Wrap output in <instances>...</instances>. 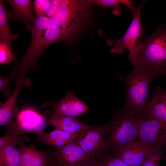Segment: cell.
Here are the masks:
<instances>
[{"mask_svg": "<svg viewBox=\"0 0 166 166\" xmlns=\"http://www.w3.org/2000/svg\"><path fill=\"white\" fill-rule=\"evenodd\" d=\"M26 28L31 34L30 44L11 72L12 80L25 75L35 66L42 53L49 46L60 42L69 45L72 42L70 34L46 16L37 18L33 25L30 24Z\"/></svg>", "mask_w": 166, "mask_h": 166, "instance_id": "6da1fadb", "label": "cell"}, {"mask_svg": "<svg viewBox=\"0 0 166 166\" xmlns=\"http://www.w3.org/2000/svg\"><path fill=\"white\" fill-rule=\"evenodd\" d=\"M129 57L133 69L154 79L166 75V25L158 26L152 34L145 36Z\"/></svg>", "mask_w": 166, "mask_h": 166, "instance_id": "7a4b0ae2", "label": "cell"}, {"mask_svg": "<svg viewBox=\"0 0 166 166\" xmlns=\"http://www.w3.org/2000/svg\"><path fill=\"white\" fill-rule=\"evenodd\" d=\"M142 119H138L124 108L114 113L111 119L103 124L108 152L113 154L138 136Z\"/></svg>", "mask_w": 166, "mask_h": 166, "instance_id": "3957f363", "label": "cell"}, {"mask_svg": "<svg viewBox=\"0 0 166 166\" xmlns=\"http://www.w3.org/2000/svg\"><path fill=\"white\" fill-rule=\"evenodd\" d=\"M115 76L119 80L124 81L126 85L125 101L123 108L138 119L145 117L150 101L149 88L154 78L135 69L126 76L116 73Z\"/></svg>", "mask_w": 166, "mask_h": 166, "instance_id": "277c9868", "label": "cell"}, {"mask_svg": "<svg viewBox=\"0 0 166 166\" xmlns=\"http://www.w3.org/2000/svg\"><path fill=\"white\" fill-rule=\"evenodd\" d=\"M49 111L42 114L34 109L24 108L20 110L15 122L5 126L4 136L18 137L26 133L39 136L49 125Z\"/></svg>", "mask_w": 166, "mask_h": 166, "instance_id": "5b68a950", "label": "cell"}, {"mask_svg": "<svg viewBox=\"0 0 166 166\" xmlns=\"http://www.w3.org/2000/svg\"><path fill=\"white\" fill-rule=\"evenodd\" d=\"M145 2L143 1L140 6L132 12V19L126 32L121 38L113 40L109 39L107 43L112 47L111 53L121 54L126 50L129 52V57L133 54L137 45L142 41V26L140 15L142 7Z\"/></svg>", "mask_w": 166, "mask_h": 166, "instance_id": "8992f818", "label": "cell"}, {"mask_svg": "<svg viewBox=\"0 0 166 166\" xmlns=\"http://www.w3.org/2000/svg\"><path fill=\"white\" fill-rule=\"evenodd\" d=\"M138 137L166 155V124L147 116L142 119Z\"/></svg>", "mask_w": 166, "mask_h": 166, "instance_id": "52a82bcc", "label": "cell"}, {"mask_svg": "<svg viewBox=\"0 0 166 166\" xmlns=\"http://www.w3.org/2000/svg\"><path fill=\"white\" fill-rule=\"evenodd\" d=\"M105 134L103 124L91 125L89 128L78 133L77 141L83 150L89 155L108 152Z\"/></svg>", "mask_w": 166, "mask_h": 166, "instance_id": "ba28073f", "label": "cell"}, {"mask_svg": "<svg viewBox=\"0 0 166 166\" xmlns=\"http://www.w3.org/2000/svg\"><path fill=\"white\" fill-rule=\"evenodd\" d=\"M18 145L20 166H53L57 162L54 150H38L34 145L28 146L23 142Z\"/></svg>", "mask_w": 166, "mask_h": 166, "instance_id": "9c48e42d", "label": "cell"}, {"mask_svg": "<svg viewBox=\"0 0 166 166\" xmlns=\"http://www.w3.org/2000/svg\"><path fill=\"white\" fill-rule=\"evenodd\" d=\"M155 150L151 146L139 139L127 144L113 155L130 166H139Z\"/></svg>", "mask_w": 166, "mask_h": 166, "instance_id": "30bf717a", "label": "cell"}, {"mask_svg": "<svg viewBox=\"0 0 166 166\" xmlns=\"http://www.w3.org/2000/svg\"><path fill=\"white\" fill-rule=\"evenodd\" d=\"M51 116H61L76 118L89 111L88 106L77 98L75 93L69 90L66 95L52 106Z\"/></svg>", "mask_w": 166, "mask_h": 166, "instance_id": "8fae6325", "label": "cell"}, {"mask_svg": "<svg viewBox=\"0 0 166 166\" xmlns=\"http://www.w3.org/2000/svg\"><path fill=\"white\" fill-rule=\"evenodd\" d=\"M30 138L26 136L18 137H0V163L5 166H20V155L17 144L27 142Z\"/></svg>", "mask_w": 166, "mask_h": 166, "instance_id": "7c38bea8", "label": "cell"}, {"mask_svg": "<svg viewBox=\"0 0 166 166\" xmlns=\"http://www.w3.org/2000/svg\"><path fill=\"white\" fill-rule=\"evenodd\" d=\"M77 140L65 146L54 148L57 161L60 165L80 166L90 156L78 144Z\"/></svg>", "mask_w": 166, "mask_h": 166, "instance_id": "4fadbf2b", "label": "cell"}, {"mask_svg": "<svg viewBox=\"0 0 166 166\" xmlns=\"http://www.w3.org/2000/svg\"><path fill=\"white\" fill-rule=\"evenodd\" d=\"M23 74L17 78L16 87L10 97L3 103L0 105V126H6L14 123V118L17 117L20 110L17 102L18 94L23 85L24 76Z\"/></svg>", "mask_w": 166, "mask_h": 166, "instance_id": "5bb4252c", "label": "cell"}, {"mask_svg": "<svg viewBox=\"0 0 166 166\" xmlns=\"http://www.w3.org/2000/svg\"><path fill=\"white\" fill-rule=\"evenodd\" d=\"M147 116L166 124V89L155 85L147 110Z\"/></svg>", "mask_w": 166, "mask_h": 166, "instance_id": "9a60e30c", "label": "cell"}, {"mask_svg": "<svg viewBox=\"0 0 166 166\" xmlns=\"http://www.w3.org/2000/svg\"><path fill=\"white\" fill-rule=\"evenodd\" d=\"M12 8V10L8 11L9 17L14 21L19 20L26 27L35 22L36 18L32 11L31 1L30 0H7Z\"/></svg>", "mask_w": 166, "mask_h": 166, "instance_id": "2e32d148", "label": "cell"}, {"mask_svg": "<svg viewBox=\"0 0 166 166\" xmlns=\"http://www.w3.org/2000/svg\"><path fill=\"white\" fill-rule=\"evenodd\" d=\"M78 133H70L62 130L55 129L48 133L44 132L37 136L35 141L37 143H42L55 148L65 146L76 140Z\"/></svg>", "mask_w": 166, "mask_h": 166, "instance_id": "e0dca14e", "label": "cell"}, {"mask_svg": "<svg viewBox=\"0 0 166 166\" xmlns=\"http://www.w3.org/2000/svg\"><path fill=\"white\" fill-rule=\"evenodd\" d=\"M49 125L55 129L70 133H77L89 128L90 125L86 121L75 117L61 116H51L49 120Z\"/></svg>", "mask_w": 166, "mask_h": 166, "instance_id": "ac0fdd59", "label": "cell"}, {"mask_svg": "<svg viewBox=\"0 0 166 166\" xmlns=\"http://www.w3.org/2000/svg\"><path fill=\"white\" fill-rule=\"evenodd\" d=\"M8 11L5 8L3 1L0 0V41L6 42L13 52L12 42L16 39L18 35L12 33L9 27Z\"/></svg>", "mask_w": 166, "mask_h": 166, "instance_id": "d6986e66", "label": "cell"}, {"mask_svg": "<svg viewBox=\"0 0 166 166\" xmlns=\"http://www.w3.org/2000/svg\"><path fill=\"white\" fill-rule=\"evenodd\" d=\"M90 1L92 3L104 8H111L113 13L116 15H119L121 13L122 7L121 4L127 7L131 12L136 8L134 6V3L129 0H92Z\"/></svg>", "mask_w": 166, "mask_h": 166, "instance_id": "ffe728a7", "label": "cell"}, {"mask_svg": "<svg viewBox=\"0 0 166 166\" xmlns=\"http://www.w3.org/2000/svg\"><path fill=\"white\" fill-rule=\"evenodd\" d=\"M95 155L103 166H130L121 159L109 152H101Z\"/></svg>", "mask_w": 166, "mask_h": 166, "instance_id": "44dd1931", "label": "cell"}, {"mask_svg": "<svg viewBox=\"0 0 166 166\" xmlns=\"http://www.w3.org/2000/svg\"><path fill=\"white\" fill-rule=\"evenodd\" d=\"M16 60V58L14 56L7 43L0 41V63L7 64L10 65V63Z\"/></svg>", "mask_w": 166, "mask_h": 166, "instance_id": "7402d4cb", "label": "cell"}, {"mask_svg": "<svg viewBox=\"0 0 166 166\" xmlns=\"http://www.w3.org/2000/svg\"><path fill=\"white\" fill-rule=\"evenodd\" d=\"M166 156L161 151L155 150L144 160L141 166H159L162 159Z\"/></svg>", "mask_w": 166, "mask_h": 166, "instance_id": "603a6c76", "label": "cell"}, {"mask_svg": "<svg viewBox=\"0 0 166 166\" xmlns=\"http://www.w3.org/2000/svg\"><path fill=\"white\" fill-rule=\"evenodd\" d=\"M51 2L50 0H35L33 5L37 18L46 16V13Z\"/></svg>", "mask_w": 166, "mask_h": 166, "instance_id": "cb8c5ba5", "label": "cell"}, {"mask_svg": "<svg viewBox=\"0 0 166 166\" xmlns=\"http://www.w3.org/2000/svg\"><path fill=\"white\" fill-rule=\"evenodd\" d=\"M60 0H52L50 5L46 13V16L51 18L57 12L60 5Z\"/></svg>", "mask_w": 166, "mask_h": 166, "instance_id": "d4e9b609", "label": "cell"}, {"mask_svg": "<svg viewBox=\"0 0 166 166\" xmlns=\"http://www.w3.org/2000/svg\"><path fill=\"white\" fill-rule=\"evenodd\" d=\"M80 166H103L97 158L95 155H91Z\"/></svg>", "mask_w": 166, "mask_h": 166, "instance_id": "484cf974", "label": "cell"}, {"mask_svg": "<svg viewBox=\"0 0 166 166\" xmlns=\"http://www.w3.org/2000/svg\"><path fill=\"white\" fill-rule=\"evenodd\" d=\"M10 82V79L2 76L0 77V92H3L6 95V90L8 89V85Z\"/></svg>", "mask_w": 166, "mask_h": 166, "instance_id": "4316f807", "label": "cell"}, {"mask_svg": "<svg viewBox=\"0 0 166 166\" xmlns=\"http://www.w3.org/2000/svg\"><path fill=\"white\" fill-rule=\"evenodd\" d=\"M53 166H62L60 165V164H59L57 161L56 163Z\"/></svg>", "mask_w": 166, "mask_h": 166, "instance_id": "83f0119b", "label": "cell"}, {"mask_svg": "<svg viewBox=\"0 0 166 166\" xmlns=\"http://www.w3.org/2000/svg\"><path fill=\"white\" fill-rule=\"evenodd\" d=\"M0 166H5L3 164L0 163Z\"/></svg>", "mask_w": 166, "mask_h": 166, "instance_id": "f1b7e54d", "label": "cell"}, {"mask_svg": "<svg viewBox=\"0 0 166 166\" xmlns=\"http://www.w3.org/2000/svg\"><path fill=\"white\" fill-rule=\"evenodd\" d=\"M165 160H166V158H165Z\"/></svg>", "mask_w": 166, "mask_h": 166, "instance_id": "f546056e", "label": "cell"}]
</instances>
